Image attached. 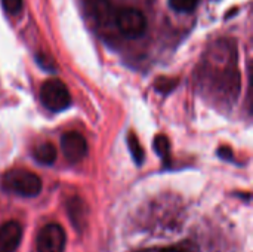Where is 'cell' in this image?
<instances>
[{
  "mask_svg": "<svg viewBox=\"0 0 253 252\" xmlns=\"http://www.w3.org/2000/svg\"><path fill=\"white\" fill-rule=\"evenodd\" d=\"M197 85L205 98L218 107H231L237 101L242 79L231 40H218L206 50L197 70Z\"/></svg>",
  "mask_w": 253,
  "mask_h": 252,
  "instance_id": "obj_1",
  "label": "cell"
},
{
  "mask_svg": "<svg viewBox=\"0 0 253 252\" xmlns=\"http://www.w3.org/2000/svg\"><path fill=\"white\" fill-rule=\"evenodd\" d=\"M127 146H129V150H130L132 157L136 162V165H142V162H144V150L141 147V143H139L138 137L133 132H130L127 135Z\"/></svg>",
  "mask_w": 253,
  "mask_h": 252,
  "instance_id": "obj_11",
  "label": "cell"
},
{
  "mask_svg": "<svg viewBox=\"0 0 253 252\" xmlns=\"http://www.w3.org/2000/svg\"><path fill=\"white\" fill-rule=\"evenodd\" d=\"M40 101L50 111H62L70 107L71 95L59 79H49L40 88Z\"/></svg>",
  "mask_w": 253,
  "mask_h": 252,
  "instance_id": "obj_4",
  "label": "cell"
},
{
  "mask_svg": "<svg viewBox=\"0 0 253 252\" xmlns=\"http://www.w3.org/2000/svg\"><path fill=\"white\" fill-rule=\"evenodd\" d=\"M197 3L199 0H169V4L173 10L184 12V13L193 12L197 7Z\"/></svg>",
  "mask_w": 253,
  "mask_h": 252,
  "instance_id": "obj_12",
  "label": "cell"
},
{
  "mask_svg": "<svg viewBox=\"0 0 253 252\" xmlns=\"http://www.w3.org/2000/svg\"><path fill=\"white\" fill-rule=\"evenodd\" d=\"M37 252H64L65 250V232L56 224H46L37 235Z\"/></svg>",
  "mask_w": 253,
  "mask_h": 252,
  "instance_id": "obj_5",
  "label": "cell"
},
{
  "mask_svg": "<svg viewBox=\"0 0 253 252\" xmlns=\"http://www.w3.org/2000/svg\"><path fill=\"white\" fill-rule=\"evenodd\" d=\"M114 22L126 39H138L147 31V18L136 7L119 9L114 15Z\"/></svg>",
  "mask_w": 253,
  "mask_h": 252,
  "instance_id": "obj_3",
  "label": "cell"
},
{
  "mask_svg": "<svg viewBox=\"0 0 253 252\" xmlns=\"http://www.w3.org/2000/svg\"><path fill=\"white\" fill-rule=\"evenodd\" d=\"M37 59H39V64H40L42 67H44V68H47V70H53V68H55V67H53V59L47 58L44 53H39Z\"/></svg>",
  "mask_w": 253,
  "mask_h": 252,
  "instance_id": "obj_15",
  "label": "cell"
},
{
  "mask_svg": "<svg viewBox=\"0 0 253 252\" xmlns=\"http://www.w3.org/2000/svg\"><path fill=\"white\" fill-rule=\"evenodd\" d=\"M142 252H151V251H142ZM154 252H190V250L185 245H170V247H165V248H159Z\"/></svg>",
  "mask_w": 253,
  "mask_h": 252,
  "instance_id": "obj_14",
  "label": "cell"
},
{
  "mask_svg": "<svg viewBox=\"0 0 253 252\" xmlns=\"http://www.w3.org/2000/svg\"><path fill=\"white\" fill-rule=\"evenodd\" d=\"M154 150L162 157L165 165L170 162V143L166 135H157L154 138Z\"/></svg>",
  "mask_w": 253,
  "mask_h": 252,
  "instance_id": "obj_10",
  "label": "cell"
},
{
  "mask_svg": "<svg viewBox=\"0 0 253 252\" xmlns=\"http://www.w3.org/2000/svg\"><path fill=\"white\" fill-rule=\"evenodd\" d=\"M1 4L4 10L10 15H15L21 10L22 7V0H1Z\"/></svg>",
  "mask_w": 253,
  "mask_h": 252,
  "instance_id": "obj_13",
  "label": "cell"
},
{
  "mask_svg": "<svg viewBox=\"0 0 253 252\" xmlns=\"http://www.w3.org/2000/svg\"><path fill=\"white\" fill-rule=\"evenodd\" d=\"M22 239V227L10 220L0 226V252H15Z\"/></svg>",
  "mask_w": 253,
  "mask_h": 252,
  "instance_id": "obj_7",
  "label": "cell"
},
{
  "mask_svg": "<svg viewBox=\"0 0 253 252\" xmlns=\"http://www.w3.org/2000/svg\"><path fill=\"white\" fill-rule=\"evenodd\" d=\"M67 212L74 229L83 230L87 221V208L80 198H73L67 202Z\"/></svg>",
  "mask_w": 253,
  "mask_h": 252,
  "instance_id": "obj_8",
  "label": "cell"
},
{
  "mask_svg": "<svg viewBox=\"0 0 253 252\" xmlns=\"http://www.w3.org/2000/svg\"><path fill=\"white\" fill-rule=\"evenodd\" d=\"M61 150L70 163H79L87 154V141L82 134L70 131L61 138Z\"/></svg>",
  "mask_w": 253,
  "mask_h": 252,
  "instance_id": "obj_6",
  "label": "cell"
},
{
  "mask_svg": "<svg viewBox=\"0 0 253 252\" xmlns=\"http://www.w3.org/2000/svg\"><path fill=\"white\" fill-rule=\"evenodd\" d=\"M42 180L37 174L27 169H10L1 177V187L21 198H36L42 192Z\"/></svg>",
  "mask_w": 253,
  "mask_h": 252,
  "instance_id": "obj_2",
  "label": "cell"
},
{
  "mask_svg": "<svg viewBox=\"0 0 253 252\" xmlns=\"http://www.w3.org/2000/svg\"><path fill=\"white\" fill-rule=\"evenodd\" d=\"M33 156L42 165H52L56 160V149L52 143H42L34 147Z\"/></svg>",
  "mask_w": 253,
  "mask_h": 252,
  "instance_id": "obj_9",
  "label": "cell"
}]
</instances>
